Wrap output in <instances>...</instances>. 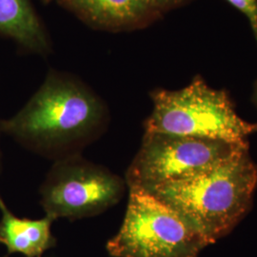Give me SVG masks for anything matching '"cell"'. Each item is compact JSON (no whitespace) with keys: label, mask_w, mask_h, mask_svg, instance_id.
Here are the masks:
<instances>
[{"label":"cell","mask_w":257,"mask_h":257,"mask_svg":"<svg viewBox=\"0 0 257 257\" xmlns=\"http://www.w3.org/2000/svg\"><path fill=\"white\" fill-rule=\"evenodd\" d=\"M247 149V141L145 133L124 179L128 189L149 192L203 175Z\"/></svg>","instance_id":"obj_5"},{"label":"cell","mask_w":257,"mask_h":257,"mask_svg":"<svg viewBox=\"0 0 257 257\" xmlns=\"http://www.w3.org/2000/svg\"><path fill=\"white\" fill-rule=\"evenodd\" d=\"M188 0H148L151 7L154 9L157 15H160L162 12L172 9L178 5H181Z\"/></svg>","instance_id":"obj_11"},{"label":"cell","mask_w":257,"mask_h":257,"mask_svg":"<svg viewBox=\"0 0 257 257\" xmlns=\"http://www.w3.org/2000/svg\"><path fill=\"white\" fill-rule=\"evenodd\" d=\"M247 19L257 42V0H227Z\"/></svg>","instance_id":"obj_10"},{"label":"cell","mask_w":257,"mask_h":257,"mask_svg":"<svg viewBox=\"0 0 257 257\" xmlns=\"http://www.w3.org/2000/svg\"><path fill=\"white\" fill-rule=\"evenodd\" d=\"M110 123L107 105L73 75L51 71L26 105L0 131L29 151L53 161L81 155Z\"/></svg>","instance_id":"obj_1"},{"label":"cell","mask_w":257,"mask_h":257,"mask_svg":"<svg viewBox=\"0 0 257 257\" xmlns=\"http://www.w3.org/2000/svg\"><path fill=\"white\" fill-rule=\"evenodd\" d=\"M0 243L9 253L41 257L55 245L52 233L54 219L48 215L40 219L19 218L10 211L0 194Z\"/></svg>","instance_id":"obj_8"},{"label":"cell","mask_w":257,"mask_h":257,"mask_svg":"<svg viewBox=\"0 0 257 257\" xmlns=\"http://www.w3.org/2000/svg\"><path fill=\"white\" fill-rule=\"evenodd\" d=\"M93 27L128 30L140 27L157 14L148 0H56Z\"/></svg>","instance_id":"obj_7"},{"label":"cell","mask_w":257,"mask_h":257,"mask_svg":"<svg viewBox=\"0 0 257 257\" xmlns=\"http://www.w3.org/2000/svg\"><path fill=\"white\" fill-rule=\"evenodd\" d=\"M255 93H256V100H257V86H256V92H255Z\"/></svg>","instance_id":"obj_14"},{"label":"cell","mask_w":257,"mask_h":257,"mask_svg":"<svg viewBox=\"0 0 257 257\" xmlns=\"http://www.w3.org/2000/svg\"><path fill=\"white\" fill-rule=\"evenodd\" d=\"M44 2H47V3H49V2H51V1H53V0H43Z\"/></svg>","instance_id":"obj_13"},{"label":"cell","mask_w":257,"mask_h":257,"mask_svg":"<svg viewBox=\"0 0 257 257\" xmlns=\"http://www.w3.org/2000/svg\"><path fill=\"white\" fill-rule=\"evenodd\" d=\"M210 244L185 216L141 189H128L123 223L106 248L112 257H198Z\"/></svg>","instance_id":"obj_4"},{"label":"cell","mask_w":257,"mask_h":257,"mask_svg":"<svg viewBox=\"0 0 257 257\" xmlns=\"http://www.w3.org/2000/svg\"><path fill=\"white\" fill-rule=\"evenodd\" d=\"M127 184L108 168L81 155L55 161L40 187V203L54 220L98 215L121 201Z\"/></svg>","instance_id":"obj_6"},{"label":"cell","mask_w":257,"mask_h":257,"mask_svg":"<svg viewBox=\"0 0 257 257\" xmlns=\"http://www.w3.org/2000/svg\"><path fill=\"white\" fill-rule=\"evenodd\" d=\"M0 172H1V152H0Z\"/></svg>","instance_id":"obj_12"},{"label":"cell","mask_w":257,"mask_h":257,"mask_svg":"<svg viewBox=\"0 0 257 257\" xmlns=\"http://www.w3.org/2000/svg\"><path fill=\"white\" fill-rule=\"evenodd\" d=\"M256 187L257 166L247 149L203 175L149 193L181 213L211 245L245 216Z\"/></svg>","instance_id":"obj_2"},{"label":"cell","mask_w":257,"mask_h":257,"mask_svg":"<svg viewBox=\"0 0 257 257\" xmlns=\"http://www.w3.org/2000/svg\"><path fill=\"white\" fill-rule=\"evenodd\" d=\"M151 97L154 108L144 122L147 134L246 142L257 133V124L239 116L227 92L211 88L200 76L180 90H155Z\"/></svg>","instance_id":"obj_3"},{"label":"cell","mask_w":257,"mask_h":257,"mask_svg":"<svg viewBox=\"0 0 257 257\" xmlns=\"http://www.w3.org/2000/svg\"><path fill=\"white\" fill-rule=\"evenodd\" d=\"M0 36L38 55L51 52V42L30 0H0Z\"/></svg>","instance_id":"obj_9"}]
</instances>
